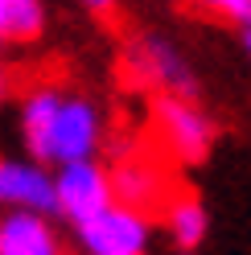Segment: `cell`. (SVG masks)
<instances>
[{
	"mask_svg": "<svg viewBox=\"0 0 251 255\" xmlns=\"http://www.w3.org/2000/svg\"><path fill=\"white\" fill-rule=\"evenodd\" d=\"M17 128L25 156L45 169L70 161H95L107 140L103 107L83 91H66L58 83H37L17 103Z\"/></svg>",
	"mask_w": 251,
	"mask_h": 255,
	"instance_id": "6da1fadb",
	"label": "cell"
},
{
	"mask_svg": "<svg viewBox=\"0 0 251 255\" xmlns=\"http://www.w3.org/2000/svg\"><path fill=\"white\" fill-rule=\"evenodd\" d=\"M124 70L140 87H148L156 95H173V99H198L202 95V83H198V70H194L190 54L169 33H156V29H144V33H136L128 41Z\"/></svg>",
	"mask_w": 251,
	"mask_h": 255,
	"instance_id": "7a4b0ae2",
	"label": "cell"
},
{
	"mask_svg": "<svg viewBox=\"0 0 251 255\" xmlns=\"http://www.w3.org/2000/svg\"><path fill=\"white\" fill-rule=\"evenodd\" d=\"M152 124L161 136L165 152L177 165H202L214 152L218 124L198 99H173V95H156L152 99Z\"/></svg>",
	"mask_w": 251,
	"mask_h": 255,
	"instance_id": "3957f363",
	"label": "cell"
},
{
	"mask_svg": "<svg viewBox=\"0 0 251 255\" xmlns=\"http://www.w3.org/2000/svg\"><path fill=\"white\" fill-rule=\"evenodd\" d=\"M74 247L83 255H152V218L112 202L107 210L78 222Z\"/></svg>",
	"mask_w": 251,
	"mask_h": 255,
	"instance_id": "277c9868",
	"label": "cell"
},
{
	"mask_svg": "<svg viewBox=\"0 0 251 255\" xmlns=\"http://www.w3.org/2000/svg\"><path fill=\"white\" fill-rule=\"evenodd\" d=\"M112 202H116L112 169L99 156L95 161H70V165L54 169V206H58V218H66L70 227H78L91 214L107 210Z\"/></svg>",
	"mask_w": 251,
	"mask_h": 255,
	"instance_id": "5b68a950",
	"label": "cell"
},
{
	"mask_svg": "<svg viewBox=\"0 0 251 255\" xmlns=\"http://www.w3.org/2000/svg\"><path fill=\"white\" fill-rule=\"evenodd\" d=\"M0 210H25L58 218L54 206V169L29 156H0Z\"/></svg>",
	"mask_w": 251,
	"mask_h": 255,
	"instance_id": "8992f818",
	"label": "cell"
},
{
	"mask_svg": "<svg viewBox=\"0 0 251 255\" xmlns=\"http://www.w3.org/2000/svg\"><path fill=\"white\" fill-rule=\"evenodd\" d=\"M0 255H70V251L54 218L0 210Z\"/></svg>",
	"mask_w": 251,
	"mask_h": 255,
	"instance_id": "52a82bcc",
	"label": "cell"
},
{
	"mask_svg": "<svg viewBox=\"0 0 251 255\" xmlns=\"http://www.w3.org/2000/svg\"><path fill=\"white\" fill-rule=\"evenodd\" d=\"M112 169V194L120 206L128 210H140L148 214L156 206H165V173L156 169L148 156H124L120 165H107Z\"/></svg>",
	"mask_w": 251,
	"mask_h": 255,
	"instance_id": "ba28073f",
	"label": "cell"
},
{
	"mask_svg": "<svg viewBox=\"0 0 251 255\" xmlns=\"http://www.w3.org/2000/svg\"><path fill=\"white\" fill-rule=\"evenodd\" d=\"M161 210H165V231H169V239H173L177 251L194 255L202 243H206L210 210H206V202H202L198 194H173V198H165Z\"/></svg>",
	"mask_w": 251,
	"mask_h": 255,
	"instance_id": "9c48e42d",
	"label": "cell"
},
{
	"mask_svg": "<svg viewBox=\"0 0 251 255\" xmlns=\"http://www.w3.org/2000/svg\"><path fill=\"white\" fill-rule=\"evenodd\" d=\"M45 0H0V50L37 41L45 33Z\"/></svg>",
	"mask_w": 251,
	"mask_h": 255,
	"instance_id": "30bf717a",
	"label": "cell"
},
{
	"mask_svg": "<svg viewBox=\"0 0 251 255\" xmlns=\"http://www.w3.org/2000/svg\"><path fill=\"white\" fill-rule=\"evenodd\" d=\"M194 8L210 12V17H223L239 29H251V0H190Z\"/></svg>",
	"mask_w": 251,
	"mask_h": 255,
	"instance_id": "8fae6325",
	"label": "cell"
},
{
	"mask_svg": "<svg viewBox=\"0 0 251 255\" xmlns=\"http://www.w3.org/2000/svg\"><path fill=\"white\" fill-rule=\"evenodd\" d=\"M12 99V70L4 66V58H0V107Z\"/></svg>",
	"mask_w": 251,
	"mask_h": 255,
	"instance_id": "7c38bea8",
	"label": "cell"
},
{
	"mask_svg": "<svg viewBox=\"0 0 251 255\" xmlns=\"http://www.w3.org/2000/svg\"><path fill=\"white\" fill-rule=\"evenodd\" d=\"M78 4H83L87 12H99V17H103V12H112V8H116V0H78Z\"/></svg>",
	"mask_w": 251,
	"mask_h": 255,
	"instance_id": "4fadbf2b",
	"label": "cell"
},
{
	"mask_svg": "<svg viewBox=\"0 0 251 255\" xmlns=\"http://www.w3.org/2000/svg\"><path fill=\"white\" fill-rule=\"evenodd\" d=\"M239 45H243V54H247V62H251V29H239Z\"/></svg>",
	"mask_w": 251,
	"mask_h": 255,
	"instance_id": "5bb4252c",
	"label": "cell"
}]
</instances>
